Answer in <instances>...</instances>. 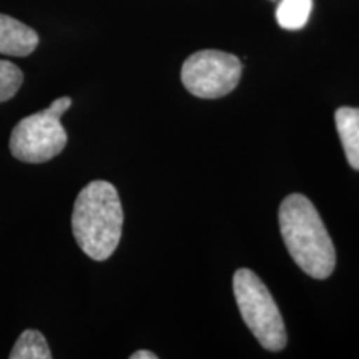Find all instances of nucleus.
Wrapping results in <instances>:
<instances>
[{
  "label": "nucleus",
  "mask_w": 359,
  "mask_h": 359,
  "mask_svg": "<svg viewBox=\"0 0 359 359\" xmlns=\"http://www.w3.org/2000/svg\"><path fill=\"white\" fill-rule=\"evenodd\" d=\"M122 228V201L111 183L93 180L80 190L72 213V231L88 258L109 259L120 243Z\"/></svg>",
  "instance_id": "1"
},
{
  "label": "nucleus",
  "mask_w": 359,
  "mask_h": 359,
  "mask_svg": "<svg viewBox=\"0 0 359 359\" xmlns=\"http://www.w3.org/2000/svg\"><path fill=\"white\" fill-rule=\"evenodd\" d=\"M280 230L291 258L306 275L326 280L336 266V250L325 223L306 196L293 193L281 201Z\"/></svg>",
  "instance_id": "2"
},
{
  "label": "nucleus",
  "mask_w": 359,
  "mask_h": 359,
  "mask_svg": "<svg viewBox=\"0 0 359 359\" xmlns=\"http://www.w3.org/2000/svg\"><path fill=\"white\" fill-rule=\"evenodd\" d=\"M233 293L241 318L259 344L268 351L286 346V330L281 313L264 283L251 269L241 268L233 276Z\"/></svg>",
  "instance_id": "3"
},
{
  "label": "nucleus",
  "mask_w": 359,
  "mask_h": 359,
  "mask_svg": "<svg viewBox=\"0 0 359 359\" xmlns=\"http://www.w3.org/2000/svg\"><path fill=\"white\" fill-rule=\"evenodd\" d=\"M72 107L70 97H60L48 109L22 118L11 135V151L24 163H45L67 147L69 137L62 127V115Z\"/></svg>",
  "instance_id": "4"
},
{
  "label": "nucleus",
  "mask_w": 359,
  "mask_h": 359,
  "mask_svg": "<svg viewBox=\"0 0 359 359\" xmlns=\"http://www.w3.org/2000/svg\"><path fill=\"white\" fill-rule=\"evenodd\" d=\"M240 58L219 50H201L190 55L182 67V82L191 95L219 98L236 88L241 79Z\"/></svg>",
  "instance_id": "5"
},
{
  "label": "nucleus",
  "mask_w": 359,
  "mask_h": 359,
  "mask_svg": "<svg viewBox=\"0 0 359 359\" xmlns=\"http://www.w3.org/2000/svg\"><path fill=\"white\" fill-rule=\"evenodd\" d=\"M39 45V35L29 25L0 13V53L8 57H27Z\"/></svg>",
  "instance_id": "6"
},
{
  "label": "nucleus",
  "mask_w": 359,
  "mask_h": 359,
  "mask_svg": "<svg viewBox=\"0 0 359 359\" xmlns=\"http://www.w3.org/2000/svg\"><path fill=\"white\" fill-rule=\"evenodd\" d=\"M334 122L348 163L354 170H359V109L341 107L336 110Z\"/></svg>",
  "instance_id": "7"
},
{
  "label": "nucleus",
  "mask_w": 359,
  "mask_h": 359,
  "mask_svg": "<svg viewBox=\"0 0 359 359\" xmlns=\"http://www.w3.org/2000/svg\"><path fill=\"white\" fill-rule=\"evenodd\" d=\"M313 0H281L276 8L278 25L285 30H302L308 24Z\"/></svg>",
  "instance_id": "8"
},
{
  "label": "nucleus",
  "mask_w": 359,
  "mask_h": 359,
  "mask_svg": "<svg viewBox=\"0 0 359 359\" xmlns=\"http://www.w3.org/2000/svg\"><path fill=\"white\" fill-rule=\"evenodd\" d=\"M11 359H50L52 353L45 336L37 330H25L12 348Z\"/></svg>",
  "instance_id": "9"
},
{
  "label": "nucleus",
  "mask_w": 359,
  "mask_h": 359,
  "mask_svg": "<svg viewBox=\"0 0 359 359\" xmlns=\"http://www.w3.org/2000/svg\"><path fill=\"white\" fill-rule=\"evenodd\" d=\"M24 83V74L15 64L0 60V103L11 100Z\"/></svg>",
  "instance_id": "10"
},
{
  "label": "nucleus",
  "mask_w": 359,
  "mask_h": 359,
  "mask_svg": "<svg viewBox=\"0 0 359 359\" xmlns=\"http://www.w3.org/2000/svg\"><path fill=\"white\" fill-rule=\"evenodd\" d=\"M130 359H156V354L151 351H137L130 356Z\"/></svg>",
  "instance_id": "11"
}]
</instances>
